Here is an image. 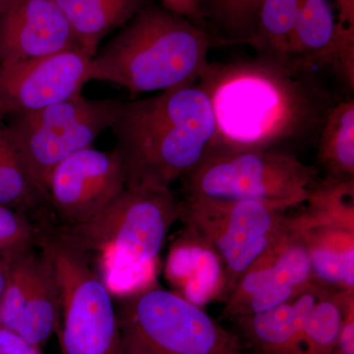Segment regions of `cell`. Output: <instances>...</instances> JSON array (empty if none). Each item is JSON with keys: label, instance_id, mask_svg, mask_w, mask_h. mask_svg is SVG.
I'll return each mask as SVG.
<instances>
[{"label": "cell", "instance_id": "cell-1", "mask_svg": "<svg viewBox=\"0 0 354 354\" xmlns=\"http://www.w3.org/2000/svg\"><path fill=\"white\" fill-rule=\"evenodd\" d=\"M307 74L259 55L209 62L198 79L215 120L209 149L285 151L319 134L335 104Z\"/></svg>", "mask_w": 354, "mask_h": 354}, {"label": "cell", "instance_id": "cell-2", "mask_svg": "<svg viewBox=\"0 0 354 354\" xmlns=\"http://www.w3.org/2000/svg\"><path fill=\"white\" fill-rule=\"evenodd\" d=\"M111 129L127 186L171 188L208 151L215 120L208 97L193 84L121 102Z\"/></svg>", "mask_w": 354, "mask_h": 354}, {"label": "cell", "instance_id": "cell-3", "mask_svg": "<svg viewBox=\"0 0 354 354\" xmlns=\"http://www.w3.org/2000/svg\"><path fill=\"white\" fill-rule=\"evenodd\" d=\"M179 208L171 188L125 186L97 215L58 230L88 259L95 258L104 285L122 297L153 283Z\"/></svg>", "mask_w": 354, "mask_h": 354}, {"label": "cell", "instance_id": "cell-4", "mask_svg": "<svg viewBox=\"0 0 354 354\" xmlns=\"http://www.w3.org/2000/svg\"><path fill=\"white\" fill-rule=\"evenodd\" d=\"M208 31L162 6L143 4L91 59L88 79L135 93L193 85L208 66Z\"/></svg>", "mask_w": 354, "mask_h": 354}, {"label": "cell", "instance_id": "cell-5", "mask_svg": "<svg viewBox=\"0 0 354 354\" xmlns=\"http://www.w3.org/2000/svg\"><path fill=\"white\" fill-rule=\"evenodd\" d=\"M179 207L185 234L220 263L225 298L286 234L291 218L290 209L257 200L183 196Z\"/></svg>", "mask_w": 354, "mask_h": 354}, {"label": "cell", "instance_id": "cell-6", "mask_svg": "<svg viewBox=\"0 0 354 354\" xmlns=\"http://www.w3.org/2000/svg\"><path fill=\"white\" fill-rule=\"evenodd\" d=\"M115 308L124 353L247 354L234 330L153 283L120 297Z\"/></svg>", "mask_w": 354, "mask_h": 354}, {"label": "cell", "instance_id": "cell-7", "mask_svg": "<svg viewBox=\"0 0 354 354\" xmlns=\"http://www.w3.org/2000/svg\"><path fill=\"white\" fill-rule=\"evenodd\" d=\"M35 246L50 260L57 277L62 353L125 354L113 295L88 256L58 230H38Z\"/></svg>", "mask_w": 354, "mask_h": 354}, {"label": "cell", "instance_id": "cell-8", "mask_svg": "<svg viewBox=\"0 0 354 354\" xmlns=\"http://www.w3.org/2000/svg\"><path fill=\"white\" fill-rule=\"evenodd\" d=\"M317 172L286 151L208 149L181 180L183 196L257 200L291 209L307 202Z\"/></svg>", "mask_w": 354, "mask_h": 354}, {"label": "cell", "instance_id": "cell-9", "mask_svg": "<svg viewBox=\"0 0 354 354\" xmlns=\"http://www.w3.org/2000/svg\"><path fill=\"white\" fill-rule=\"evenodd\" d=\"M121 102L93 100L82 93L57 104L20 115L4 123L16 152L48 199V184L55 167L74 153L92 147L113 127Z\"/></svg>", "mask_w": 354, "mask_h": 354}, {"label": "cell", "instance_id": "cell-10", "mask_svg": "<svg viewBox=\"0 0 354 354\" xmlns=\"http://www.w3.org/2000/svg\"><path fill=\"white\" fill-rule=\"evenodd\" d=\"M312 283L304 232L290 220L286 234L228 295L223 317L232 321L268 311L291 301Z\"/></svg>", "mask_w": 354, "mask_h": 354}, {"label": "cell", "instance_id": "cell-11", "mask_svg": "<svg viewBox=\"0 0 354 354\" xmlns=\"http://www.w3.org/2000/svg\"><path fill=\"white\" fill-rule=\"evenodd\" d=\"M125 186L124 169L116 151L90 147L55 167L48 184V204L64 227L79 225L106 208Z\"/></svg>", "mask_w": 354, "mask_h": 354}, {"label": "cell", "instance_id": "cell-12", "mask_svg": "<svg viewBox=\"0 0 354 354\" xmlns=\"http://www.w3.org/2000/svg\"><path fill=\"white\" fill-rule=\"evenodd\" d=\"M92 57L81 48L15 64H0V120L82 93Z\"/></svg>", "mask_w": 354, "mask_h": 354}, {"label": "cell", "instance_id": "cell-13", "mask_svg": "<svg viewBox=\"0 0 354 354\" xmlns=\"http://www.w3.org/2000/svg\"><path fill=\"white\" fill-rule=\"evenodd\" d=\"M75 48H81L55 0H16L0 11V64Z\"/></svg>", "mask_w": 354, "mask_h": 354}, {"label": "cell", "instance_id": "cell-14", "mask_svg": "<svg viewBox=\"0 0 354 354\" xmlns=\"http://www.w3.org/2000/svg\"><path fill=\"white\" fill-rule=\"evenodd\" d=\"M324 292L312 283L291 301L232 320V330L247 354H302L307 319Z\"/></svg>", "mask_w": 354, "mask_h": 354}, {"label": "cell", "instance_id": "cell-15", "mask_svg": "<svg viewBox=\"0 0 354 354\" xmlns=\"http://www.w3.org/2000/svg\"><path fill=\"white\" fill-rule=\"evenodd\" d=\"M293 221L308 247L313 283L330 291H354V221L308 209Z\"/></svg>", "mask_w": 354, "mask_h": 354}, {"label": "cell", "instance_id": "cell-16", "mask_svg": "<svg viewBox=\"0 0 354 354\" xmlns=\"http://www.w3.org/2000/svg\"><path fill=\"white\" fill-rule=\"evenodd\" d=\"M75 35L79 46L91 57L102 39L127 24L143 0H55Z\"/></svg>", "mask_w": 354, "mask_h": 354}, {"label": "cell", "instance_id": "cell-17", "mask_svg": "<svg viewBox=\"0 0 354 354\" xmlns=\"http://www.w3.org/2000/svg\"><path fill=\"white\" fill-rule=\"evenodd\" d=\"M337 30V20L329 0H301L290 41V64L310 73L323 66Z\"/></svg>", "mask_w": 354, "mask_h": 354}, {"label": "cell", "instance_id": "cell-18", "mask_svg": "<svg viewBox=\"0 0 354 354\" xmlns=\"http://www.w3.org/2000/svg\"><path fill=\"white\" fill-rule=\"evenodd\" d=\"M185 241L174 247L167 271L183 297L194 304L207 302L214 295L223 297V276L220 263L209 249L185 234Z\"/></svg>", "mask_w": 354, "mask_h": 354}, {"label": "cell", "instance_id": "cell-19", "mask_svg": "<svg viewBox=\"0 0 354 354\" xmlns=\"http://www.w3.org/2000/svg\"><path fill=\"white\" fill-rule=\"evenodd\" d=\"M31 292L15 330L25 342L41 349L57 333L60 316L59 288L50 260L39 251Z\"/></svg>", "mask_w": 354, "mask_h": 354}, {"label": "cell", "instance_id": "cell-20", "mask_svg": "<svg viewBox=\"0 0 354 354\" xmlns=\"http://www.w3.org/2000/svg\"><path fill=\"white\" fill-rule=\"evenodd\" d=\"M317 160L326 178L354 180V102L344 101L330 109L319 133Z\"/></svg>", "mask_w": 354, "mask_h": 354}, {"label": "cell", "instance_id": "cell-21", "mask_svg": "<svg viewBox=\"0 0 354 354\" xmlns=\"http://www.w3.org/2000/svg\"><path fill=\"white\" fill-rule=\"evenodd\" d=\"M300 1L265 0L257 29L246 44L252 46L259 57L292 67L290 64V41Z\"/></svg>", "mask_w": 354, "mask_h": 354}, {"label": "cell", "instance_id": "cell-22", "mask_svg": "<svg viewBox=\"0 0 354 354\" xmlns=\"http://www.w3.org/2000/svg\"><path fill=\"white\" fill-rule=\"evenodd\" d=\"M265 0H199L207 31L223 44H246L257 29Z\"/></svg>", "mask_w": 354, "mask_h": 354}, {"label": "cell", "instance_id": "cell-23", "mask_svg": "<svg viewBox=\"0 0 354 354\" xmlns=\"http://www.w3.org/2000/svg\"><path fill=\"white\" fill-rule=\"evenodd\" d=\"M48 199L34 183L7 136L2 122L0 129V206L21 215L36 211ZM50 205V204H48Z\"/></svg>", "mask_w": 354, "mask_h": 354}, {"label": "cell", "instance_id": "cell-24", "mask_svg": "<svg viewBox=\"0 0 354 354\" xmlns=\"http://www.w3.org/2000/svg\"><path fill=\"white\" fill-rule=\"evenodd\" d=\"M354 291L326 290L310 312L302 339V354H332Z\"/></svg>", "mask_w": 354, "mask_h": 354}, {"label": "cell", "instance_id": "cell-25", "mask_svg": "<svg viewBox=\"0 0 354 354\" xmlns=\"http://www.w3.org/2000/svg\"><path fill=\"white\" fill-rule=\"evenodd\" d=\"M39 253L34 247L15 254L11 259L6 291L0 299V326L15 330L31 292ZM15 333V332H14Z\"/></svg>", "mask_w": 354, "mask_h": 354}, {"label": "cell", "instance_id": "cell-26", "mask_svg": "<svg viewBox=\"0 0 354 354\" xmlns=\"http://www.w3.org/2000/svg\"><path fill=\"white\" fill-rule=\"evenodd\" d=\"M37 234L27 216L0 206V253L12 255L32 248Z\"/></svg>", "mask_w": 354, "mask_h": 354}, {"label": "cell", "instance_id": "cell-27", "mask_svg": "<svg viewBox=\"0 0 354 354\" xmlns=\"http://www.w3.org/2000/svg\"><path fill=\"white\" fill-rule=\"evenodd\" d=\"M324 65L332 67L342 82L351 90L354 88V25L337 22L334 41L324 60Z\"/></svg>", "mask_w": 354, "mask_h": 354}, {"label": "cell", "instance_id": "cell-28", "mask_svg": "<svg viewBox=\"0 0 354 354\" xmlns=\"http://www.w3.org/2000/svg\"><path fill=\"white\" fill-rule=\"evenodd\" d=\"M162 6L206 30L199 0H160Z\"/></svg>", "mask_w": 354, "mask_h": 354}, {"label": "cell", "instance_id": "cell-29", "mask_svg": "<svg viewBox=\"0 0 354 354\" xmlns=\"http://www.w3.org/2000/svg\"><path fill=\"white\" fill-rule=\"evenodd\" d=\"M0 354H41V351L28 344L13 330L0 326Z\"/></svg>", "mask_w": 354, "mask_h": 354}, {"label": "cell", "instance_id": "cell-30", "mask_svg": "<svg viewBox=\"0 0 354 354\" xmlns=\"http://www.w3.org/2000/svg\"><path fill=\"white\" fill-rule=\"evenodd\" d=\"M332 354H354V304L348 307Z\"/></svg>", "mask_w": 354, "mask_h": 354}, {"label": "cell", "instance_id": "cell-31", "mask_svg": "<svg viewBox=\"0 0 354 354\" xmlns=\"http://www.w3.org/2000/svg\"><path fill=\"white\" fill-rule=\"evenodd\" d=\"M339 16L337 22L354 25V0H335Z\"/></svg>", "mask_w": 354, "mask_h": 354}, {"label": "cell", "instance_id": "cell-32", "mask_svg": "<svg viewBox=\"0 0 354 354\" xmlns=\"http://www.w3.org/2000/svg\"><path fill=\"white\" fill-rule=\"evenodd\" d=\"M15 254L0 253V299L6 291L7 281L9 278V271H10L11 259Z\"/></svg>", "mask_w": 354, "mask_h": 354}, {"label": "cell", "instance_id": "cell-33", "mask_svg": "<svg viewBox=\"0 0 354 354\" xmlns=\"http://www.w3.org/2000/svg\"><path fill=\"white\" fill-rule=\"evenodd\" d=\"M14 1H16V0H0V11L6 8V7L10 6Z\"/></svg>", "mask_w": 354, "mask_h": 354}, {"label": "cell", "instance_id": "cell-34", "mask_svg": "<svg viewBox=\"0 0 354 354\" xmlns=\"http://www.w3.org/2000/svg\"><path fill=\"white\" fill-rule=\"evenodd\" d=\"M125 354H149L145 353H139V351H127Z\"/></svg>", "mask_w": 354, "mask_h": 354}, {"label": "cell", "instance_id": "cell-35", "mask_svg": "<svg viewBox=\"0 0 354 354\" xmlns=\"http://www.w3.org/2000/svg\"><path fill=\"white\" fill-rule=\"evenodd\" d=\"M2 122H3V121L0 120V129H1Z\"/></svg>", "mask_w": 354, "mask_h": 354}]
</instances>
